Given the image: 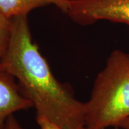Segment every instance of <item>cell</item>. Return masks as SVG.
Listing matches in <instances>:
<instances>
[{
  "label": "cell",
  "mask_w": 129,
  "mask_h": 129,
  "mask_svg": "<svg viewBox=\"0 0 129 129\" xmlns=\"http://www.w3.org/2000/svg\"><path fill=\"white\" fill-rule=\"evenodd\" d=\"M87 129L118 128L129 118V54L115 50L98 74L90 99L85 103Z\"/></svg>",
  "instance_id": "cell-2"
},
{
  "label": "cell",
  "mask_w": 129,
  "mask_h": 129,
  "mask_svg": "<svg viewBox=\"0 0 129 129\" xmlns=\"http://www.w3.org/2000/svg\"><path fill=\"white\" fill-rule=\"evenodd\" d=\"M12 29V19L0 12V60L4 56L9 45Z\"/></svg>",
  "instance_id": "cell-6"
},
{
  "label": "cell",
  "mask_w": 129,
  "mask_h": 129,
  "mask_svg": "<svg viewBox=\"0 0 129 129\" xmlns=\"http://www.w3.org/2000/svg\"><path fill=\"white\" fill-rule=\"evenodd\" d=\"M32 107L14 77L0 71V129H4L7 119L14 113Z\"/></svg>",
  "instance_id": "cell-4"
},
{
  "label": "cell",
  "mask_w": 129,
  "mask_h": 129,
  "mask_svg": "<svg viewBox=\"0 0 129 129\" xmlns=\"http://www.w3.org/2000/svg\"><path fill=\"white\" fill-rule=\"evenodd\" d=\"M117 128L121 129H129V118L123 120L120 124L118 125Z\"/></svg>",
  "instance_id": "cell-9"
},
{
  "label": "cell",
  "mask_w": 129,
  "mask_h": 129,
  "mask_svg": "<svg viewBox=\"0 0 129 129\" xmlns=\"http://www.w3.org/2000/svg\"><path fill=\"white\" fill-rule=\"evenodd\" d=\"M68 0H0V12L7 18L27 16L33 9L55 5L64 12Z\"/></svg>",
  "instance_id": "cell-5"
},
{
  "label": "cell",
  "mask_w": 129,
  "mask_h": 129,
  "mask_svg": "<svg viewBox=\"0 0 129 129\" xmlns=\"http://www.w3.org/2000/svg\"><path fill=\"white\" fill-rule=\"evenodd\" d=\"M4 129H24L19 124L18 120L16 119L14 115H11L7 119Z\"/></svg>",
  "instance_id": "cell-8"
},
{
  "label": "cell",
  "mask_w": 129,
  "mask_h": 129,
  "mask_svg": "<svg viewBox=\"0 0 129 129\" xmlns=\"http://www.w3.org/2000/svg\"><path fill=\"white\" fill-rule=\"evenodd\" d=\"M63 13L81 25L101 20L129 25V0H68Z\"/></svg>",
  "instance_id": "cell-3"
},
{
  "label": "cell",
  "mask_w": 129,
  "mask_h": 129,
  "mask_svg": "<svg viewBox=\"0 0 129 129\" xmlns=\"http://www.w3.org/2000/svg\"><path fill=\"white\" fill-rule=\"evenodd\" d=\"M36 120L40 129H62L59 125L47 120L45 118H36ZM85 129H87L86 128Z\"/></svg>",
  "instance_id": "cell-7"
},
{
  "label": "cell",
  "mask_w": 129,
  "mask_h": 129,
  "mask_svg": "<svg viewBox=\"0 0 129 129\" xmlns=\"http://www.w3.org/2000/svg\"><path fill=\"white\" fill-rule=\"evenodd\" d=\"M9 45L0 60V71L17 80L32 103L36 118H45L62 129H85V103L74 96L68 84L53 75L32 40L27 16L11 19Z\"/></svg>",
  "instance_id": "cell-1"
}]
</instances>
